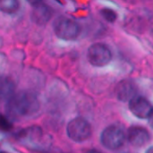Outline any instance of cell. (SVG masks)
Segmentation results:
<instances>
[{"label":"cell","mask_w":153,"mask_h":153,"mask_svg":"<svg viewBox=\"0 0 153 153\" xmlns=\"http://www.w3.org/2000/svg\"><path fill=\"white\" fill-rule=\"evenodd\" d=\"M40 104L35 93L22 91L14 93L5 105L6 114L13 119H21L35 115L39 109Z\"/></svg>","instance_id":"6da1fadb"},{"label":"cell","mask_w":153,"mask_h":153,"mask_svg":"<svg viewBox=\"0 0 153 153\" xmlns=\"http://www.w3.org/2000/svg\"><path fill=\"white\" fill-rule=\"evenodd\" d=\"M53 29L58 39L67 41L76 39L81 33V26L79 23L65 16L56 18L54 22Z\"/></svg>","instance_id":"7a4b0ae2"},{"label":"cell","mask_w":153,"mask_h":153,"mask_svg":"<svg viewBox=\"0 0 153 153\" xmlns=\"http://www.w3.org/2000/svg\"><path fill=\"white\" fill-rule=\"evenodd\" d=\"M126 141L124 130L117 125L107 126L101 133L100 143L103 147L109 151H117L120 149Z\"/></svg>","instance_id":"3957f363"},{"label":"cell","mask_w":153,"mask_h":153,"mask_svg":"<svg viewBox=\"0 0 153 153\" xmlns=\"http://www.w3.org/2000/svg\"><path fill=\"white\" fill-rule=\"evenodd\" d=\"M91 126L88 121L82 117L72 119L66 126L67 136L75 143H82L91 136Z\"/></svg>","instance_id":"277c9868"},{"label":"cell","mask_w":153,"mask_h":153,"mask_svg":"<svg viewBox=\"0 0 153 153\" xmlns=\"http://www.w3.org/2000/svg\"><path fill=\"white\" fill-rule=\"evenodd\" d=\"M87 58L91 65L98 67L107 65L112 58L110 49L102 43L91 45L87 52Z\"/></svg>","instance_id":"5b68a950"},{"label":"cell","mask_w":153,"mask_h":153,"mask_svg":"<svg viewBox=\"0 0 153 153\" xmlns=\"http://www.w3.org/2000/svg\"><path fill=\"white\" fill-rule=\"evenodd\" d=\"M129 109L136 117L147 119L153 111L151 102L143 97L135 96L129 100Z\"/></svg>","instance_id":"8992f818"},{"label":"cell","mask_w":153,"mask_h":153,"mask_svg":"<svg viewBox=\"0 0 153 153\" xmlns=\"http://www.w3.org/2000/svg\"><path fill=\"white\" fill-rule=\"evenodd\" d=\"M127 140L133 147L141 148L150 142L151 135L143 127L132 126L127 131Z\"/></svg>","instance_id":"52a82bcc"},{"label":"cell","mask_w":153,"mask_h":153,"mask_svg":"<svg viewBox=\"0 0 153 153\" xmlns=\"http://www.w3.org/2000/svg\"><path fill=\"white\" fill-rule=\"evenodd\" d=\"M137 88L134 82L130 80H123L121 81L117 88H116V94L119 100L121 101H129L134 97L136 96Z\"/></svg>","instance_id":"ba28073f"},{"label":"cell","mask_w":153,"mask_h":153,"mask_svg":"<svg viewBox=\"0 0 153 153\" xmlns=\"http://www.w3.org/2000/svg\"><path fill=\"white\" fill-rule=\"evenodd\" d=\"M52 14V9L48 5L40 3L34 6L31 13V20L37 25H45L51 19Z\"/></svg>","instance_id":"9c48e42d"},{"label":"cell","mask_w":153,"mask_h":153,"mask_svg":"<svg viewBox=\"0 0 153 153\" xmlns=\"http://www.w3.org/2000/svg\"><path fill=\"white\" fill-rule=\"evenodd\" d=\"M15 91L14 82L9 78L0 79V102L7 101L13 94Z\"/></svg>","instance_id":"30bf717a"},{"label":"cell","mask_w":153,"mask_h":153,"mask_svg":"<svg viewBox=\"0 0 153 153\" xmlns=\"http://www.w3.org/2000/svg\"><path fill=\"white\" fill-rule=\"evenodd\" d=\"M20 0H0V12L13 14L20 10Z\"/></svg>","instance_id":"8fae6325"},{"label":"cell","mask_w":153,"mask_h":153,"mask_svg":"<svg viewBox=\"0 0 153 153\" xmlns=\"http://www.w3.org/2000/svg\"><path fill=\"white\" fill-rule=\"evenodd\" d=\"M100 13L102 15V17L108 22H114L117 18V13L112 10V9H108V8H104L100 11Z\"/></svg>","instance_id":"7c38bea8"},{"label":"cell","mask_w":153,"mask_h":153,"mask_svg":"<svg viewBox=\"0 0 153 153\" xmlns=\"http://www.w3.org/2000/svg\"><path fill=\"white\" fill-rule=\"evenodd\" d=\"M13 129V124L10 122L8 117L0 114V130L4 132H8Z\"/></svg>","instance_id":"4fadbf2b"},{"label":"cell","mask_w":153,"mask_h":153,"mask_svg":"<svg viewBox=\"0 0 153 153\" xmlns=\"http://www.w3.org/2000/svg\"><path fill=\"white\" fill-rule=\"evenodd\" d=\"M28 3H30L31 5H33V6H35V5H37V4H40V3H42V1L43 0H26Z\"/></svg>","instance_id":"5bb4252c"},{"label":"cell","mask_w":153,"mask_h":153,"mask_svg":"<svg viewBox=\"0 0 153 153\" xmlns=\"http://www.w3.org/2000/svg\"><path fill=\"white\" fill-rule=\"evenodd\" d=\"M149 124H150V126H152L153 128V111H152V113L151 114V116L149 117Z\"/></svg>","instance_id":"9a60e30c"}]
</instances>
